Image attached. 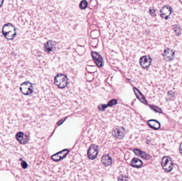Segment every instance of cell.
<instances>
[{
    "instance_id": "cell-16",
    "label": "cell",
    "mask_w": 182,
    "mask_h": 181,
    "mask_svg": "<svg viewBox=\"0 0 182 181\" xmlns=\"http://www.w3.org/2000/svg\"><path fill=\"white\" fill-rule=\"evenodd\" d=\"M147 124L151 128L155 129V130H157L160 127V124L159 122L155 120H151L148 121Z\"/></svg>"
},
{
    "instance_id": "cell-25",
    "label": "cell",
    "mask_w": 182,
    "mask_h": 181,
    "mask_svg": "<svg viewBox=\"0 0 182 181\" xmlns=\"http://www.w3.org/2000/svg\"><path fill=\"white\" fill-rule=\"evenodd\" d=\"M100 107H102V108H100V109L101 110H103V109H104V108H106V105H101ZM100 109H99V110H100Z\"/></svg>"
},
{
    "instance_id": "cell-17",
    "label": "cell",
    "mask_w": 182,
    "mask_h": 181,
    "mask_svg": "<svg viewBox=\"0 0 182 181\" xmlns=\"http://www.w3.org/2000/svg\"><path fill=\"white\" fill-rule=\"evenodd\" d=\"M134 92H135V94L136 95V96H137V98H138L142 103H143L144 104H147V101H146V100H145V98L143 97V95L139 92V91L138 90L136 89V88H134Z\"/></svg>"
},
{
    "instance_id": "cell-9",
    "label": "cell",
    "mask_w": 182,
    "mask_h": 181,
    "mask_svg": "<svg viewBox=\"0 0 182 181\" xmlns=\"http://www.w3.org/2000/svg\"><path fill=\"white\" fill-rule=\"evenodd\" d=\"M98 153V147L95 145H92L87 153L88 157L90 159H94Z\"/></svg>"
},
{
    "instance_id": "cell-24",
    "label": "cell",
    "mask_w": 182,
    "mask_h": 181,
    "mask_svg": "<svg viewBox=\"0 0 182 181\" xmlns=\"http://www.w3.org/2000/svg\"><path fill=\"white\" fill-rule=\"evenodd\" d=\"M180 153L182 155V143H181V144H180Z\"/></svg>"
},
{
    "instance_id": "cell-23",
    "label": "cell",
    "mask_w": 182,
    "mask_h": 181,
    "mask_svg": "<svg viewBox=\"0 0 182 181\" xmlns=\"http://www.w3.org/2000/svg\"><path fill=\"white\" fill-rule=\"evenodd\" d=\"M21 166H22L23 168H26L27 167V164L24 161H21Z\"/></svg>"
},
{
    "instance_id": "cell-19",
    "label": "cell",
    "mask_w": 182,
    "mask_h": 181,
    "mask_svg": "<svg viewBox=\"0 0 182 181\" xmlns=\"http://www.w3.org/2000/svg\"><path fill=\"white\" fill-rule=\"evenodd\" d=\"M173 28H174V31L175 33L177 36H179L181 34V29H180V27L178 25H174L173 26Z\"/></svg>"
},
{
    "instance_id": "cell-13",
    "label": "cell",
    "mask_w": 182,
    "mask_h": 181,
    "mask_svg": "<svg viewBox=\"0 0 182 181\" xmlns=\"http://www.w3.org/2000/svg\"><path fill=\"white\" fill-rule=\"evenodd\" d=\"M69 152V150L67 149L64 150L60 151V153H57L55 155H53L52 156V159L54 161H59L61 160L62 159L64 158L66 155H67L68 153Z\"/></svg>"
},
{
    "instance_id": "cell-14",
    "label": "cell",
    "mask_w": 182,
    "mask_h": 181,
    "mask_svg": "<svg viewBox=\"0 0 182 181\" xmlns=\"http://www.w3.org/2000/svg\"><path fill=\"white\" fill-rule=\"evenodd\" d=\"M134 153L136 155H137V156H139V157H141L144 159H146V160H148V159L151 158V156L149 155H148L145 152H143L142 151L140 150L139 149H135Z\"/></svg>"
},
{
    "instance_id": "cell-22",
    "label": "cell",
    "mask_w": 182,
    "mask_h": 181,
    "mask_svg": "<svg viewBox=\"0 0 182 181\" xmlns=\"http://www.w3.org/2000/svg\"><path fill=\"white\" fill-rule=\"evenodd\" d=\"M117 102L116 101V100H112L110 102H109V106H111L113 105H115V104H117Z\"/></svg>"
},
{
    "instance_id": "cell-1",
    "label": "cell",
    "mask_w": 182,
    "mask_h": 181,
    "mask_svg": "<svg viewBox=\"0 0 182 181\" xmlns=\"http://www.w3.org/2000/svg\"><path fill=\"white\" fill-rule=\"evenodd\" d=\"M2 34L6 38L12 40L16 35V29L11 24H6L2 28Z\"/></svg>"
},
{
    "instance_id": "cell-15",
    "label": "cell",
    "mask_w": 182,
    "mask_h": 181,
    "mask_svg": "<svg viewBox=\"0 0 182 181\" xmlns=\"http://www.w3.org/2000/svg\"><path fill=\"white\" fill-rule=\"evenodd\" d=\"M101 161L103 164L107 166H109L112 164V159L111 158V157L108 156V155H104L101 159Z\"/></svg>"
},
{
    "instance_id": "cell-2",
    "label": "cell",
    "mask_w": 182,
    "mask_h": 181,
    "mask_svg": "<svg viewBox=\"0 0 182 181\" xmlns=\"http://www.w3.org/2000/svg\"><path fill=\"white\" fill-rule=\"evenodd\" d=\"M54 82L58 87L64 88L67 85L68 80L65 75L59 74L55 77Z\"/></svg>"
},
{
    "instance_id": "cell-20",
    "label": "cell",
    "mask_w": 182,
    "mask_h": 181,
    "mask_svg": "<svg viewBox=\"0 0 182 181\" xmlns=\"http://www.w3.org/2000/svg\"><path fill=\"white\" fill-rule=\"evenodd\" d=\"M87 2L85 0H83L82 1V2H80V8L81 9H85L87 6Z\"/></svg>"
},
{
    "instance_id": "cell-26",
    "label": "cell",
    "mask_w": 182,
    "mask_h": 181,
    "mask_svg": "<svg viewBox=\"0 0 182 181\" xmlns=\"http://www.w3.org/2000/svg\"><path fill=\"white\" fill-rule=\"evenodd\" d=\"M4 2V0H0V7L2 6V5L3 4Z\"/></svg>"
},
{
    "instance_id": "cell-18",
    "label": "cell",
    "mask_w": 182,
    "mask_h": 181,
    "mask_svg": "<svg viewBox=\"0 0 182 181\" xmlns=\"http://www.w3.org/2000/svg\"><path fill=\"white\" fill-rule=\"evenodd\" d=\"M143 164V163L141 160H139V159L135 158L133 159L132 162H131V165L133 167H139L141 166Z\"/></svg>"
},
{
    "instance_id": "cell-8",
    "label": "cell",
    "mask_w": 182,
    "mask_h": 181,
    "mask_svg": "<svg viewBox=\"0 0 182 181\" xmlns=\"http://www.w3.org/2000/svg\"><path fill=\"white\" fill-rule=\"evenodd\" d=\"M17 140L18 141L19 143L21 144H25L28 142L29 137L26 134L22 132H19L16 134Z\"/></svg>"
},
{
    "instance_id": "cell-10",
    "label": "cell",
    "mask_w": 182,
    "mask_h": 181,
    "mask_svg": "<svg viewBox=\"0 0 182 181\" xmlns=\"http://www.w3.org/2000/svg\"><path fill=\"white\" fill-rule=\"evenodd\" d=\"M92 57L93 59L96 63V65L98 67H102L103 65V61L102 57H101L98 53L93 52L92 53Z\"/></svg>"
},
{
    "instance_id": "cell-7",
    "label": "cell",
    "mask_w": 182,
    "mask_h": 181,
    "mask_svg": "<svg viewBox=\"0 0 182 181\" xmlns=\"http://www.w3.org/2000/svg\"><path fill=\"white\" fill-rule=\"evenodd\" d=\"M152 59L149 56H143L139 60V63L142 67L144 69L147 68L151 63Z\"/></svg>"
},
{
    "instance_id": "cell-6",
    "label": "cell",
    "mask_w": 182,
    "mask_h": 181,
    "mask_svg": "<svg viewBox=\"0 0 182 181\" xmlns=\"http://www.w3.org/2000/svg\"><path fill=\"white\" fill-rule=\"evenodd\" d=\"M164 59L167 61H172L174 59L175 52L172 49L166 48L165 49L164 52L162 53Z\"/></svg>"
},
{
    "instance_id": "cell-3",
    "label": "cell",
    "mask_w": 182,
    "mask_h": 181,
    "mask_svg": "<svg viewBox=\"0 0 182 181\" xmlns=\"http://www.w3.org/2000/svg\"><path fill=\"white\" fill-rule=\"evenodd\" d=\"M162 166L164 171L166 172H170L173 168L172 160L168 156L164 157L162 161Z\"/></svg>"
},
{
    "instance_id": "cell-12",
    "label": "cell",
    "mask_w": 182,
    "mask_h": 181,
    "mask_svg": "<svg viewBox=\"0 0 182 181\" xmlns=\"http://www.w3.org/2000/svg\"><path fill=\"white\" fill-rule=\"evenodd\" d=\"M56 43L52 41H49L45 43L44 45V51L47 53H51L53 52V50L55 49Z\"/></svg>"
},
{
    "instance_id": "cell-27",
    "label": "cell",
    "mask_w": 182,
    "mask_h": 181,
    "mask_svg": "<svg viewBox=\"0 0 182 181\" xmlns=\"http://www.w3.org/2000/svg\"><path fill=\"white\" fill-rule=\"evenodd\" d=\"M180 1L181 3H182V0H180Z\"/></svg>"
},
{
    "instance_id": "cell-5",
    "label": "cell",
    "mask_w": 182,
    "mask_h": 181,
    "mask_svg": "<svg viewBox=\"0 0 182 181\" xmlns=\"http://www.w3.org/2000/svg\"><path fill=\"white\" fill-rule=\"evenodd\" d=\"M173 12L172 7L168 5H165L160 10V16L164 19H168Z\"/></svg>"
},
{
    "instance_id": "cell-21",
    "label": "cell",
    "mask_w": 182,
    "mask_h": 181,
    "mask_svg": "<svg viewBox=\"0 0 182 181\" xmlns=\"http://www.w3.org/2000/svg\"><path fill=\"white\" fill-rule=\"evenodd\" d=\"M150 13L152 16H155L156 15V10L154 8H151L149 10Z\"/></svg>"
},
{
    "instance_id": "cell-11",
    "label": "cell",
    "mask_w": 182,
    "mask_h": 181,
    "mask_svg": "<svg viewBox=\"0 0 182 181\" xmlns=\"http://www.w3.org/2000/svg\"><path fill=\"white\" fill-rule=\"evenodd\" d=\"M125 134V130L123 128H117L113 131V135L116 138L122 139Z\"/></svg>"
},
{
    "instance_id": "cell-4",
    "label": "cell",
    "mask_w": 182,
    "mask_h": 181,
    "mask_svg": "<svg viewBox=\"0 0 182 181\" xmlns=\"http://www.w3.org/2000/svg\"><path fill=\"white\" fill-rule=\"evenodd\" d=\"M21 92L25 95H29L33 92V86L29 82H25L20 85Z\"/></svg>"
}]
</instances>
